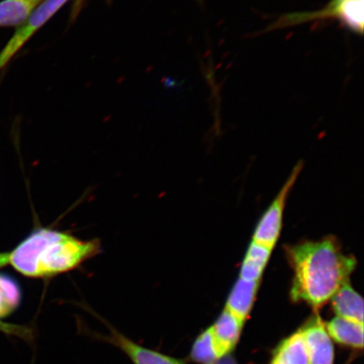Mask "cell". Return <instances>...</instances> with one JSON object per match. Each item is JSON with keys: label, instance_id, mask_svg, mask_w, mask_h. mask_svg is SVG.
Segmentation results:
<instances>
[{"label": "cell", "instance_id": "7a4b0ae2", "mask_svg": "<svg viewBox=\"0 0 364 364\" xmlns=\"http://www.w3.org/2000/svg\"><path fill=\"white\" fill-rule=\"evenodd\" d=\"M101 252L97 240L83 241L51 229H38L9 253V263L22 275L49 277L70 272Z\"/></svg>", "mask_w": 364, "mask_h": 364}, {"label": "cell", "instance_id": "ba28073f", "mask_svg": "<svg viewBox=\"0 0 364 364\" xmlns=\"http://www.w3.org/2000/svg\"><path fill=\"white\" fill-rule=\"evenodd\" d=\"M260 283L261 281H247L239 277L231 290L225 309L245 322L252 311Z\"/></svg>", "mask_w": 364, "mask_h": 364}, {"label": "cell", "instance_id": "4fadbf2b", "mask_svg": "<svg viewBox=\"0 0 364 364\" xmlns=\"http://www.w3.org/2000/svg\"><path fill=\"white\" fill-rule=\"evenodd\" d=\"M43 1L44 0H2L0 1V28L21 26Z\"/></svg>", "mask_w": 364, "mask_h": 364}, {"label": "cell", "instance_id": "3957f363", "mask_svg": "<svg viewBox=\"0 0 364 364\" xmlns=\"http://www.w3.org/2000/svg\"><path fill=\"white\" fill-rule=\"evenodd\" d=\"M70 0H44L25 22L17 27L15 33L0 51V70H2L24 45L42 28Z\"/></svg>", "mask_w": 364, "mask_h": 364}, {"label": "cell", "instance_id": "6da1fadb", "mask_svg": "<svg viewBox=\"0 0 364 364\" xmlns=\"http://www.w3.org/2000/svg\"><path fill=\"white\" fill-rule=\"evenodd\" d=\"M287 252L294 272L291 298L316 309L348 283L357 265L356 259L345 254L333 237L298 244Z\"/></svg>", "mask_w": 364, "mask_h": 364}, {"label": "cell", "instance_id": "30bf717a", "mask_svg": "<svg viewBox=\"0 0 364 364\" xmlns=\"http://www.w3.org/2000/svg\"><path fill=\"white\" fill-rule=\"evenodd\" d=\"M112 339L134 364H185L178 359L144 348L117 332H114Z\"/></svg>", "mask_w": 364, "mask_h": 364}, {"label": "cell", "instance_id": "7c38bea8", "mask_svg": "<svg viewBox=\"0 0 364 364\" xmlns=\"http://www.w3.org/2000/svg\"><path fill=\"white\" fill-rule=\"evenodd\" d=\"M273 249L252 241L240 268V279L261 281Z\"/></svg>", "mask_w": 364, "mask_h": 364}, {"label": "cell", "instance_id": "8992f818", "mask_svg": "<svg viewBox=\"0 0 364 364\" xmlns=\"http://www.w3.org/2000/svg\"><path fill=\"white\" fill-rule=\"evenodd\" d=\"M309 364H333L334 347L320 316H315L300 330Z\"/></svg>", "mask_w": 364, "mask_h": 364}, {"label": "cell", "instance_id": "9c48e42d", "mask_svg": "<svg viewBox=\"0 0 364 364\" xmlns=\"http://www.w3.org/2000/svg\"><path fill=\"white\" fill-rule=\"evenodd\" d=\"M331 300L336 316L363 324V299L349 282L341 286Z\"/></svg>", "mask_w": 364, "mask_h": 364}, {"label": "cell", "instance_id": "5bb4252c", "mask_svg": "<svg viewBox=\"0 0 364 364\" xmlns=\"http://www.w3.org/2000/svg\"><path fill=\"white\" fill-rule=\"evenodd\" d=\"M271 364H309L306 346L300 331L279 345Z\"/></svg>", "mask_w": 364, "mask_h": 364}, {"label": "cell", "instance_id": "277c9868", "mask_svg": "<svg viewBox=\"0 0 364 364\" xmlns=\"http://www.w3.org/2000/svg\"><path fill=\"white\" fill-rule=\"evenodd\" d=\"M336 17L350 30L363 34V0H332L324 10L311 14H291L285 16L273 25V27L288 26L306 21Z\"/></svg>", "mask_w": 364, "mask_h": 364}, {"label": "cell", "instance_id": "2e32d148", "mask_svg": "<svg viewBox=\"0 0 364 364\" xmlns=\"http://www.w3.org/2000/svg\"><path fill=\"white\" fill-rule=\"evenodd\" d=\"M215 364H237V363H236L234 358L230 356L229 354L220 359H218Z\"/></svg>", "mask_w": 364, "mask_h": 364}, {"label": "cell", "instance_id": "5b68a950", "mask_svg": "<svg viewBox=\"0 0 364 364\" xmlns=\"http://www.w3.org/2000/svg\"><path fill=\"white\" fill-rule=\"evenodd\" d=\"M301 171V164H299L285 182L284 188L264 213L260 221L254 232L252 240L255 242L266 245V247L274 249L277 240L279 239L282 227H283V218L284 207L288 196L292 189L296 179Z\"/></svg>", "mask_w": 364, "mask_h": 364}, {"label": "cell", "instance_id": "9a60e30c", "mask_svg": "<svg viewBox=\"0 0 364 364\" xmlns=\"http://www.w3.org/2000/svg\"><path fill=\"white\" fill-rule=\"evenodd\" d=\"M191 357L194 362L200 364H215L218 360L210 328L205 331L196 340Z\"/></svg>", "mask_w": 364, "mask_h": 364}, {"label": "cell", "instance_id": "52a82bcc", "mask_svg": "<svg viewBox=\"0 0 364 364\" xmlns=\"http://www.w3.org/2000/svg\"><path fill=\"white\" fill-rule=\"evenodd\" d=\"M244 323L225 309L215 324L209 327L218 359L229 355L235 348Z\"/></svg>", "mask_w": 364, "mask_h": 364}, {"label": "cell", "instance_id": "8fae6325", "mask_svg": "<svg viewBox=\"0 0 364 364\" xmlns=\"http://www.w3.org/2000/svg\"><path fill=\"white\" fill-rule=\"evenodd\" d=\"M331 339L355 349L363 348V324L336 316L326 324Z\"/></svg>", "mask_w": 364, "mask_h": 364}, {"label": "cell", "instance_id": "e0dca14e", "mask_svg": "<svg viewBox=\"0 0 364 364\" xmlns=\"http://www.w3.org/2000/svg\"><path fill=\"white\" fill-rule=\"evenodd\" d=\"M9 264V253H0V268Z\"/></svg>", "mask_w": 364, "mask_h": 364}]
</instances>
